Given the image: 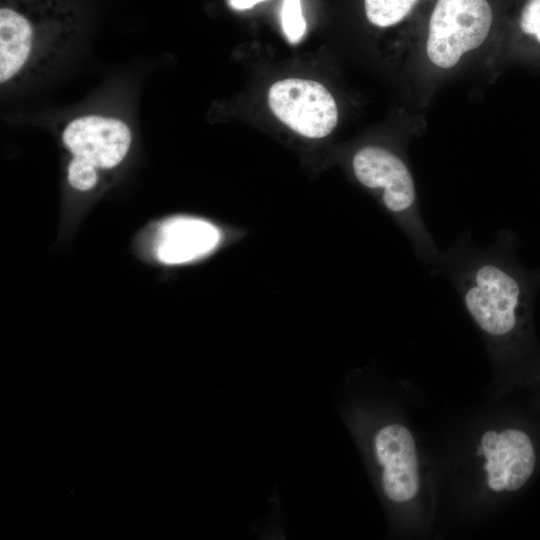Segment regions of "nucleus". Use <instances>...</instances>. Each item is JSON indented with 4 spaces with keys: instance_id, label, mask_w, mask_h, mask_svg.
I'll return each instance as SVG.
<instances>
[{
    "instance_id": "obj_1",
    "label": "nucleus",
    "mask_w": 540,
    "mask_h": 540,
    "mask_svg": "<svg viewBox=\"0 0 540 540\" xmlns=\"http://www.w3.org/2000/svg\"><path fill=\"white\" fill-rule=\"evenodd\" d=\"M518 250L519 237L513 231H500L484 248L475 246L467 232L440 252L431 270L452 282L496 353L512 361L538 364L533 308L540 275L538 269L523 266Z\"/></svg>"
},
{
    "instance_id": "obj_2",
    "label": "nucleus",
    "mask_w": 540,
    "mask_h": 540,
    "mask_svg": "<svg viewBox=\"0 0 540 540\" xmlns=\"http://www.w3.org/2000/svg\"><path fill=\"white\" fill-rule=\"evenodd\" d=\"M78 29L74 12L51 0H14L0 8V83L22 84L46 75Z\"/></svg>"
},
{
    "instance_id": "obj_3",
    "label": "nucleus",
    "mask_w": 540,
    "mask_h": 540,
    "mask_svg": "<svg viewBox=\"0 0 540 540\" xmlns=\"http://www.w3.org/2000/svg\"><path fill=\"white\" fill-rule=\"evenodd\" d=\"M355 179L372 191L410 239L417 258L432 265L440 251L421 212L413 175L396 152L378 145L358 149L351 160Z\"/></svg>"
},
{
    "instance_id": "obj_4",
    "label": "nucleus",
    "mask_w": 540,
    "mask_h": 540,
    "mask_svg": "<svg viewBox=\"0 0 540 540\" xmlns=\"http://www.w3.org/2000/svg\"><path fill=\"white\" fill-rule=\"evenodd\" d=\"M493 11L487 0H437L426 39V55L438 68L450 69L488 37Z\"/></svg>"
},
{
    "instance_id": "obj_5",
    "label": "nucleus",
    "mask_w": 540,
    "mask_h": 540,
    "mask_svg": "<svg viewBox=\"0 0 540 540\" xmlns=\"http://www.w3.org/2000/svg\"><path fill=\"white\" fill-rule=\"evenodd\" d=\"M268 105L282 123L307 138L326 137L338 121L335 99L313 80L288 78L275 82L268 91Z\"/></svg>"
},
{
    "instance_id": "obj_6",
    "label": "nucleus",
    "mask_w": 540,
    "mask_h": 540,
    "mask_svg": "<svg viewBox=\"0 0 540 540\" xmlns=\"http://www.w3.org/2000/svg\"><path fill=\"white\" fill-rule=\"evenodd\" d=\"M62 142L72 155L69 162L98 172L113 169L124 160L132 134L119 118L90 114L69 121L62 131Z\"/></svg>"
},
{
    "instance_id": "obj_7",
    "label": "nucleus",
    "mask_w": 540,
    "mask_h": 540,
    "mask_svg": "<svg viewBox=\"0 0 540 540\" xmlns=\"http://www.w3.org/2000/svg\"><path fill=\"white\" fill-rule=\"evenodd\" d=\"M484 469L489 488L495 492H515L524 487L535 472L537 452L534 440L524 430L507 428L487 431L481 438Z\"/></svg>"
},
{
    "instance_id": "obj_8",
    "label": "nucleus",
    "mask_w": 540,
    "mask_h": 540,
    "mask_svg": "<svg viewBox=\"0 0 540 540\" xmlns=\"http://www.w3.org/2000/svg\"><path fill=\"white\" fill-rule=\"evenodd\" d=\"M374 446L387 497L394 502L411 500L419 488V463L410 431L399 424L385 426L375 436Z\"/></svg>"
},
{
    "instance_id": "obj_9",
    "label": "nucleus",
    "mask_w": 540,
    "mask_h": 540,
    "mask_svg": "<svg viewBox=\"0 0 540 540\" xmlns=\"http://www.w3.org/2000/svg\"><path fill=\"white\" fill-rule=\"evenodd\" d=\"M221 240L222 233L213 223L195 217H176L160 227L156 255L168 265L189 263L211 253Z\"/></svg>"
},
{
    "instance_id": "obj_10",
    "label": "nucleus",
    "mask_w": 540,
    "mask_h": 540,
    "mask_svg": "<svg viewBox=\"0 0 540 540\" xmlns=\"http://www.w3.org/2000/svg\"><path fill=\"white\" fill-rule=\"evenodd\" d=\"M418 0H364L365 13L377 27H390L401 22Z\"/></svg>"
},
{
    "instance_id": "obj_11",
    "label": "nucleus",
    "mask_w": 540,
    "mask_h": 540,
    "mask_svg": "<svg viewBox=\"0 0 540 540\" xmlns=\"http://www.w3.org/2000/svg\"><path fill=\"white\" fill-rule=\"evenodd\" d=\"M516 25L523 48L540 56V0H525Z\"/></svg>"
},
{
    "instance_id": "obj_12",
    "label": "nucleus",
    "mask_w": 540,
    "mask_h": 540,
    "mask_svg": "<svg viewBox=\"0 0 540 540\" xmlns=\"http://www.w3.org/2000/svg\"><path fill=\"white\" fill-rule=\"evenodd\" d=\"M281 22L287 40L291 44L300 42L306 32L301 0H283Z\"/></svg>"
},
{
    "instance_id": "obj_13",
    "label": "nucleus",
    "mask_w": 540,
    "mask_h": 540,
    "mask_svg": "<svg viewBox=\"0 0 540 540\" xmlns=\"http://www.w3.org/2000/svg\"><path fill=\"white\" fill-rule=\"evenodd\" d=\"M228 4L231 8L235 10H246L249 9L259 2L265 1V0H227Z\"/></svg>"
},
{
    "instance_id": "obj_14",
    "label": "nucleus",
    "mask_w": 540,
    "mask_h": 540,
    "mask_svg": "<svg viewBox=\"0 0 540 540\" xmlns=\"http://www.w3.org/2000/svg\"><path fill=\"white\" fill-rule=\"evenodd\" d=\"M477 454H478V455H483V448H482V446H480V447L478 448Z\"/></svg>"
},
{
    "instance_id": "obj_15",
    "label": "nucleus",
    "mask_w": 540,
    "mask_h": 540,
    "mask_svg": "<svg viewBox=\"0 0 540 540\" xmlns=\"http://www.w3.org/2000/svg\"><path fill=\"white\" fill-rule=\"evenodd\" d=\"M539 275H540V269H538Z\"/></svg>"
}]
</instances>
